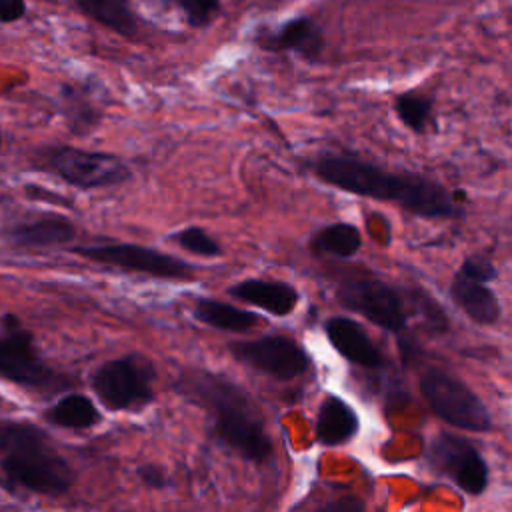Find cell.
<instances>
[{
  "instance_id": "8fae6325",
  "label": "cell",
  "mask_w": 512,
  "mask_h": 512,
  "mask_svg": "<svg viewBox=\"0 0 512 512\" xmlns=\"http://www.w3.org/2000/svg\"><path fill=\"white\" fill-rule=\"evenodd\" d=\"M6 332L0 336V376L22 386H48L54 380L50 368L38 358L32 338L18 326V320L4 316Z\"/></svg>"
},
{
  "instance_id": "ac0fdd59",
  "label": "cell",
  "mask_w": 512,
  "mask_h": 512,
  "mask_svg": "<svg viewBox=\"0 0 512 512\" xmlns=\"http://www.w3.org/2000/svg\"><path fill=\"white\" fill-rule=\"evenodd\" d=\"M358 432L356 412L338 396H326L316 418V438L324 446H340Z\"/></svg>"
},
{
  "instance_id": "8992f818",
  "label": "cell",
  "mask_w": 512,
  "mask_h": 512,
  "mask_svg": "<svg viewBox=\"0 0 512 512\" xmlns=\"http://www.w3.org/2000/svg\"><path fill=\"white\" fill-rule=\"evenodd\" d=\"M338 302L378 328L400 334L406 328V308L400 292L380 278H346L336 288Z\"/></svg>"
},
{
  "instance_id": "484cf974",
  "label": "cell",
  "mask_w": 512,
  "mask_h": 512,
  "mask_svg": "<svg viewBox=\"0 0 512 512\" xmlns=\"http://www.w3.org/2000/svg\"><path fill=\"white\" fill-rule=\"evenodd\" d=\"M178 4L192 26H206L220 8V0H178Z\"/></svg>"
},
{
  "instance_id": "d6986e66",
  "label": "cell",
  "mask_w": 512,
  "mask_h": 512,
  "mask_svg": "<svg viewBox=\"0 0 512 512\" xmlns=\"http://www.w3.org/2000/svg\"><path fill=\"white\" fill-rule=\"evenodd\" d=\"M310 252L332 258H352L362 248V232L350 222H334L316 230L308 242Z\"/></svg>"
},
{
  "instance_id": "ffe728a7",
  "label": "cell",
  "mask_w": 512,
  "mask_h": 512,
  "mask_svg": "<svg viewBox=\"0 0 512 512\" xmlns=\"http://www.w3.org/2000/svg\"><path fill=\"white\" fill-rule=\"evenodd\" d=\"M74 2L86 16H90L98 24L126 38L136 36L138 20L128 0H74Z\"/></svg>"
},
{
  "instance_id": "7402d4cb",
  "label": "cell",
  "mask_w": 512,
  "mask_h": 512,
  "mask_svg": "<svg viewBox=\"0 0 512 512\" xmlns=\"http://www.w3.org/2000/svg\"><path fill=\"white\" fill-rule=\"evenodd\" d=\"M46 418L56 426L74 428V430L92 428L94 424L100 422L98 408L84 394H68L60 398L54 406H50V410L46 412Z\"/></svg>"
},
{
  "instance_id": "f1b7e54d",
  "label": "cell",
  "mask_w": 512,
  "mask_h": 512,
  "mask_svg": "<svg viewBox=\"0 0 512 512\" xmlns=\"http://www.w3.org/2000/svg\"><path fill=\"white\" fill-rule=\"evenodd\" d=\"M140 476H142V480H144L146 484H150V486H154V488L164 486V474H162L156 466H146V468H142V470H140Z\"/></svg>"
},
{
  "instance_id": "4316f807",
  "label": "cell",
  "mask_w": 512,
  "mask_h": 512,
  "mask_svg": "<svg viewBox=\"0 0 512 512\" xmlns=\"http://www.w3.org/2000/svg\"><path fill=\"white\" fill-rule=\"evenodd\" d=\"M364 510H366V506H364V500L360 496L346 494V496H340L338 500L326 504L318 512H364Z\"/></svg>"
},
{
  "instance_id": "44dd1931",
  "label": "cell",
  "mask_w": 512,
  "mask_h": 512,
  "mask_svg": "<svg viewBox=\"0 0 512 512\" xmlns=\"http://www.w3.org/2000/svg\"><path fill=\"white\" fill-rule=\"evenodd\" d=\"M194 318L200 320L202 324H208L212 328L226 330V332H246L258 322L254 312H248L212 298H200L194 304Z\"/></svg>"
},
{
  "instance_id": "cb8c5ba5",
  "label": "cell",
  "mask_w": 512,
  "mask_h": 512,
  "mask_svg": "<svg viewBox=\"0 0 512 512\" xmlns=\"http://www.w3.org/2000/svg\"><path fill=\"white\" fill-rule=\"evenodd\" d=\"M172 242H176L180 248L198 254V256H206V258H214L222 254V246L216 238H212L204 228L198 226H188L182 228L178 232H174L170 236Z\"/></svg>"
},
{
  "instance_id": "ba28073f",
  "label": "cell",
  "mask_w": 512,
  "mask_h": 512,
  "mask_svg": "<svg viewBox=\"0 0 512 512\" xmlns=\"http://www.w3.org/2000/svg\"><path fill=\"white\" fill-rule=\"evenodd\" d=\"M50 168L78 188H104L126 182L132 172L124 160L108 152L58 146L48 154Z\"/></svg>"
},
{
  "instance_id": "277c9868",
  "label": "cell",
  "mask_w": 512,
  "mask_h": 512,
  "mask_svg": "<svg viewBox=\"0 0 512 512\" xmlns=\"http://www.w3.org/2000/svg\"><path fill=\"white\" fill-rule=\"evenodd\" d=\"M420 392L432 412L450 426L470 432H488L492 426L484 402L458 378L430 368L420 380Z\"/></svg>"
},
{
  "instance_id": "9a60e30c",
  "label": "cell",
  "mask_w": 512,
  "mask_h": 512,
  "mask_svg": "<svg viewBox=\"0 0 512 512\" xmlns=\"http://www.w3.org/2000/svg\"><path fill=\"white\" fill-rule=\"evenodd\" d=\"M324 332L330 344L352 364L362 368H378L382 366V354L368 338L364 328L346 316H332L324 324Z\"/></svg>"
},
{
  "instance_id": "4fadbf2b",
  "label": "cell",
  "mask_w": 512,
  "mask_h": 512,
  "mask_svg": "<svg viewBox=\"0 0 512 512\" xmlns=\"http://www.w3.org/2000/svg\"><path fill=\"white\" fill-rule=\"evenodd\" d=\"M74 236V224L54 214L20 220L2 230V238L14 248H56L68 244Z\"/></svg>"
},
{
  "instance_id": "7c38bea8",
  "label": "cell",
  "mask_w": 512,
  "mask_h": 512,
  "mask_svg": "<svg viewBox=\"0 0 512 512\" xmlns=\"http://www.w3.org/2000/svg\"><path fill=\"white\" fill-rule=\"evenodd\" d=\"M256 44L266 52H294L314 60L324 50V34L308 16H296L282 22L278 28L260 30Z\"/></svg>"
},
{
  "instance_id": "f546056e",
  "label": "cell",
  "mask_w": 512,
  "mask_h": 512,
  "mask_svg": "<svg viewBox=\"0 0 512 512\" xmlns=\"http://www.w3.org/2000/svg\"><path fill=\"white\" fill-rule=\"evenodd\" d=\"M0 146H2V132H0Z\"/></svg>"
},
{
  "instance_id": "83f0119b",
  "label": "cell",
  "mask_w": 512,
  "mask_h": 512,
  "mask_svg": "<svg viewBox=\"0 0 512 512\" xmlns=\"http://www.w3.org/2000/svg\"><path fill=\"white\" fill-rule=\"evenodd\" d=\"M26 14L24 0H0V24H10Z\"/></svg>"
},
{
  "instance_id": "2e32d148",
  "label": "cell",
  "mask_w": 512,
  "mask_h": 512,
  "mask_svg": "<svg viewBox=\"0 0 512 512\" xmlns=\"http://www.w3.org/2000/svg\"><path fill=\"white\" fill-rule=\"evenodd\" d=\"M58 106L66 126L78 136L92 134L102 122V104L88 82L64 84L58 94Z\"/></svg>"
},
{
  "instance_id": "52a82bcc",
  "label": "cell",
  "mask_w": 512,
  "mask_h": 512,
  "mask_svg": "<svg viewBox=\"0 0 512 512\" xmlns=\"http://www.w3.org/2000/svg\"><path fill=\"white\" fill-rule=\"evenodd\" d=\"M74 252L86 260L114 266L154 278L164 280H188L192 276V266L182 258L172 254H164L160 250L142 246V244H128V242H106V244H90L78 246Z\"/></svg>"
},
{
  "instance_id": "5b68a950",
  "label": "cell",
  "mask_w": 512,
  "mask_h": 512,
  "mask_svg": "<svg viewBox=\"0 0 512 512\" xmlns=\"http://www.w3.org/2000/svg\"><path fill=\"white\" fill-rule=\"evenodd\" d=\"M152 380V364L138 354H128L102 364L92 376V388L110 410H134L152 400Z\"/></svg>"
},
{
  "instance_id": "603a6c76",
  "label": "cell",
  "mask_w": 512,
  "mask_h": 512,
  "mask_svg": "<svg viewBox=\"0 0 512 512\" xmlns=\"http://www.w3.org/2000/svg\"><path fill=\"white\" fill-rule=\"evenodd\" d=\"M394 112L414 134H426L434 126V102L422 92L406 90L398 94L394 98Z\"/></svg>"
},
{
  "instance_id": "7a4b0ae2",
  "label": "cell",
  "mask_w": 512,
  "mask_h": 512,
  "mask_svg": "<svg viewBox=\"0 0 512 512\" xmlns=\"http://www.w3.org/2000/svg\"><path fill=\"white\" fill-rule=\"evenodd\" d=\"M0 474L8 484L58 496L72 484V472L42 430L28 422H0Z\"/></svg>"
},
{
  "instance_id": "5bb4252c",
  "label": "cell",
  "mask_w": 512,
  "mask_h": 512,
  "mask_svg": "<svg viewBox=\"0 0 512 512\" xmlns=\"http://www.w3.org/2000/svg\"><path fill=\"white\" fill-rule=\"evenodd\" d=\"M448 292L452 302L476 324L492 326L502 316V306L496 292L488 284L474 280L458 270L450 280Z\"/></svg>"
},
{
  "instance_id": "9c48e42d",
  "label": "cell",
  "mask_w": 512,
  "mask_h": 512,
  "mask_svg": "<svg viewBox=\"0 0 512 512\" xmlns=\"http://www.w3.org/2000/svg\"><path fill=\"white\" fill-rule=\"evenodd\" d=\"M430 464L448 476L462 492L478 496L488 484V466L482 454L462 436L440 432L428 448Z\"/></svg>"
},
{
  "instance_id": "3957f363",
  "label": "cell",
  "mask_w": 512,
  "mask_h": 512,
  "mask_svg": "<svg viewBox=\"0 0 512 512\" xmlns=\"http://www.w3.org/2000/svg\"><path fill=\"white\" fill-rule=\"evenodd\" d=\"M214 418V432L222 444L244 460L264 462L272 454V442L250 396L234 382L208 376L198 386Z\"/></svg>"
},
{
  "instance_id": "6da1fadb",
  "label": "cell",
  "mask_w": 512,
  "mask_h": 512,
  "mask_svg": "<svg viewBox=\"0 0 512 512\" xmlns=\"http://www.w3.org/2000/svg\"><path fill=\"white\" fill-rule=\"evenodd\" d=\"M312 170L332 188L394 204L424 220H454L464 214L450 188L420 172H394L354 154H322L314 160Z\"/></svg>"
},
{
  "instance_id": "30bf717a",
  "label": "cell",
  "mask_w": 512,
  "mask_h": 512,
  "mask_svg": "<svg viewBox=\"0 0 512 512\" xmlns=\"http://www.w3.org/2000/svg\"><path fill=\"white\" fill-rule=\"evenodd\" d=\"M230 352L242 364L280 380L296 378L310 368L306 350L296 340L280 334L234 342L230 344Z\"/></svg>"
},
{
  "instance_id": "d4e9b609",
  "label": "cell",
  "mask_w": 512,
  "mask_h": 512,
  "mask_svg": "<svg viewBox=\"0 0 512 512\" xmlns=\"http://www.w3.org/2000/svg\"><path fill=\"white\" fill-rule=\"evenodd\" d=\"M458 272H462V274H466V276H470L474 280H480L484 284L492 282L498 276L496 264L490 258V254H486V252H472V254H468L460 262Z\"/></svg>"
},
{
  "instance_id": "e0dca14e",
  "label": "cell",
  "mask_w": 512,
  "mask_h": 512,
  "mask_svg": "<svg viewBox=\"0 0 512 512\" xmlns=\"http://www.w3.org/2000/svg\"><path fill=\"white\" fill-rule=\"evenodd\" d=\"M234 298L248 302L252 306H258L274 316H288L300 296L298 290L282 280H260V278H250V280H242L234 286H230L228 290Z\"/></svg>"
}]
</instances>
